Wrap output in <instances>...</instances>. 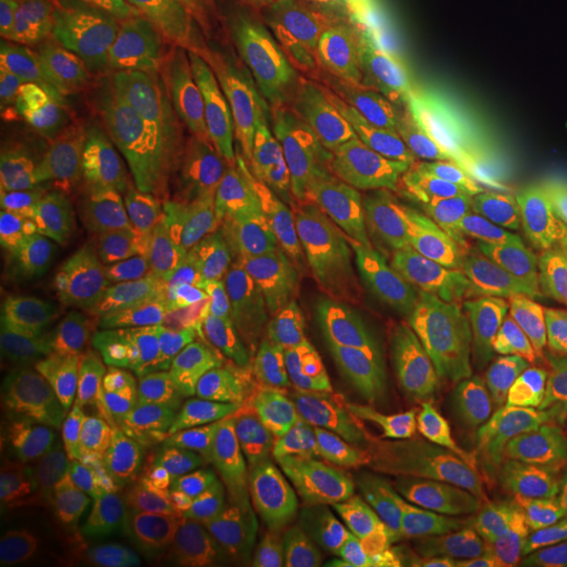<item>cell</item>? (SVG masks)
<instances>
[{"label": "cell", "instance_id": "obj_27", "mask_svg": "<svg viewBox=\"0 0 567 567\" xmlns=\"http://www.w3.org/2000/svg\"><path fill=\"white\" fill-rule=\"evenodd\" d=\"M295 511L303 536L301 548L324 561L339 559L374 511L347 484L328 435L305 461Z\"/></svg>", "mask_w": 567, "mask_h": 567}, {"label": "cell", "instance_id": "obj_45", "mask_svg": "<svg viewBox=\"0 0 567 567\" xmlns=\"http://www.w3.org/2000/svg\"><path fill=\"white\" fill-rule=\"evenodd\" d=\"M492 2L507 11H513V13H526V11H538L553 0H492Z\"/></svg>", "mask_w": 567, "mask_h": 567}, {"label": "cell", "instance_id": "obj_22", "mask_svg": "<svg viewBox=\"0 0 567 567\" xmlns=\"http://www.w3.org/2000/svg\"><path fill=\"white\" fill-rule=\"evenodd\" d=\"M374 511L393 532L408 566L446 559L466 526L465 503L440 456L412 471Z\"/></svg>", "mask_w": 567, "mask_h": 567}, {"label": "cell", "instance_id": "obj_19", "mask_svg": "<svg viewBox=\"0 0 567 567\" xmlns=\"http://www.w3.org/2000/svg\"><path fill=\"white\" fill-rule=\"evenodd\" d=\"M110 16L102 0H39L18 81L44 91L91 82L105 65Z\"/></svg>", "mask_w": 567, "mask_h": 567}, {"label": "cell", "instance_id": "obj_17", "mask_svg": "<svg viewBox=\"0 0 567 567\" xmlns=\"http://www.w3.org/2000/svg\"><path fill=\"white\" fill-rule=\"evenodd\" d=\"M74 107L95 163L122 189L150 187L173 173L177 137L150 105L116 84L95 82L86 84Z\"/></svg>", "mask_w": 567, "mask_h": 567}, {"label": "cell", "instance_id": "obj_13", "mask_svg": "<svg viewBox=\"0 0 567 567\" xmlns=\"http://www.w3.org/2000/svg\"><path fill=\"white\" fill-rule=\"evenodd\" d=\"M505 353L484 313L473 316L471 328L456 330L429 393L431 423L442 444L527 429Z\"/></svg>", "mask_w": 567, "mask_h": 567}, {"label": "cell", "instance_id": "obj_12", "mask_svg": "<svg viewBox=\"0 0 567 567\" xmlns=\"http://www.w3.org/2000/svg\"><path fill=\"white\" fill-rule=\"evenodd\" d=\"M171 261L164 351L173 372L225 377L248 389L261 365L224 282L196 250H183Z\"/></svg>", "mask_w": 567, "mask_h": 567}, {"label": "cell", "instance_id": "obj_5", "mask_svg": "<svg viewBox=\"0 0 567 567\" xmlns=\"http://www.w3.org/2000/svg\"><path fill=\"white\" fill-rule=\"evenodd\" d=\"M224 164L288 240L311 252L351 301L365 305L362 240L320 143H236Z\"/></svg>", "mask_w": 567, "mask_h": 567}, {"label": "cell", "instance_id": "obj_3", "mask_svg": "<svg viewBox=\"0 0 567 567\" xmlns=\"http://www.w3.org/2000/svg\"><path fill=\"white\" fill-rule=\"evenodd\" d=\"M425 137L461 213L468 264L492 320L501 322L508 269L519 244L534 238L536 213L498 145L461 112L408 95L398 105Z\"/></svg>", "mask_w": 567, "mask_h": 567}, {"label": "cell", "instance_id": "obj_36", "mask_svg": "<svg viewBox=\"0 0 567 567\" xmlns=\"http://www.w3.org/2000/svg\"><path fill=\"white\" fill-rule=\"evenodd\" d=\"M410 61H416L431 28V0H358Z\"/></svg>", "mask_w": 567, "mask_h": 567}, {"label": "cell", "instance_id": "obj_41", "mask_svg": "<svg viewBox=\"0 0 567 567\" xmlns=\"http://www.w3.org/2000/svg\"><path fill=\"white\" fill-rule=\"evenodd\" d=\"M519 362L567 402V320L529 344Z\"/></svg>", "mask_w": 567, "mask_h": 567}, {"label": "cell", "instance_id": "obj_40", "mask_svg": "<svg viewBox=\"0 0 567 567\" xmlns=\"http://www.w3.org/2000/svg\"><path fill=\"white\" fill-rule=\"evenodd\" d=\"M39 0H0V68L18 79L28 53Z\"/></svg>", "mask_w": 567, "mask_h": 567}, {"label": "cell", "instance_id": "obj_34", "mask_svg": "<svg viewBox=\"0 0 567 567\" xmlns=\"http://www.w3.org/2000/svg\"><path fill=\"white\" fill-rule=\"evenodd\" d=\"M213 555L221 566H246L282 559L303 547L297 511H271L210 532Z\"/></svg>", "mask_w": 567, "mask_h": 567}, {"label": "cell", "instance_id": "obj_16", "mask_svg": "<svg viewBox=\"0 0 567 567\" xmlns=\"http://www.w3.org/2000/svg\"><path fill=\"white\" fill-rule=\"evenodd\" d=\"M244 386L213 374H173L161 408L171 456L187 468L264 456Z\"/></svg>", "mask_w": 567, "mask_h": 567}, {"label": "cell", "instance_id": "obj_38", "mask_svg": "<svg viewBox=\"0 0 567 567\" xmlns=\"http://www.w3.org/2000/svg\"><path fill=\"white\" fill-rule=\"evenodd\" d=\"M328 567H410L385 519L372 511L360 534Z\"/></svg>", "mask_w": 567, "mask_h": 567}, {"label": "cell", "instance_id": "obj_9", "mask_svg": "<svg viewBox=\"0 0 567 567\" xmlns=\"http://www.w3.org/2000/svg\"><path fill=\"white\" fill-rule=\"evenodd\" d=\"M385 147L404 185L408 234L426 292L454 322L473 324L466 297L468 244L446 179L414 122L391 103H377Z\"/></svg>", "mask_w": 567, "mask_h": 567}, {"label": "cell", "instance_id": "obj_15", "mask_svg": "<svg viewBox=\"0 0 567 567\" xmlns=\"http://www.w3.org/2000/svg\"><path fill=\"white\" fill-rule=\"evenodd\" d=\"M32 224L42 238L105 280L137 250L128 200L107 194L72 166H47L32 200Z\"/></svg>", "mask_w": 567, "mask_h": 567}, {"label": "cell", "instance_id": "obj_6", "mask_svg": "<svg viewBox=\"0 0 567 567\" xmlns=\"http://www.w3.org/2000/svg\"><path fill=\"white\" fill-rule=\"evenodd\" d=\"M452 326L425 284L385 271L368 292L351 341V385L344 400L385 404L429 395L456 334Z\"/></svg>", "mask_w": 567, "mask_h": 567}, {"label": "cell", "instance_id": "obj_10", "mask_svg": "<svg viewBox=\"0 0 567 567\" xmlns=\"http://www.w3.org/2000/svg\"><path fill=\"white\" fill-rule=\"evenodd\" d=\"M173 261L163 248H137L105 280L74 330L72 355L82 365L110 364L121 383L143 379L164 351V318Z\"/></svg>", "mask_w": 567, "mask_h": 567}, {"label": "cell", "instance_id": "obj_26", "mask_svg": "<svg viewBox=\"0 0 567 567\" xmlns=\"http://www.w3.org/2000/svg\"><path fill=\"white\" fill-rule=\"evenodd\" d=\"M107 567H224L192 501L166 492L124 527Z\"/></svg>", "mask_w": 567, "mask_h": 567}, {"label": "cell", "instance_id": "obj_30", "mask_svg": "<svg viewBox=\"0 0 567 567\" xmlns=\"http://www.w3.org/2000/svg\"><path fill=\"white\" fill-rule=\"evenodd\" d=\"M471 522L484 526L511 567H567V501L561 492L540 507Z\"/></svg>", "mask_w": 567, "mask_h": 567}, {"label": "cell", "instance_id": "obj_35", "mask_svg": "<svg viewBox=\"0 0 567 567\" xmlns=\"http://www.w3.org/2000/svg\"><path fill=\"white\" fill-rule=\"evenodd\" d=\"M49 163L37 152L0 135V208L2 227L11 240L32 238V200Z\"/></svg>", "mask_w": 567, "mask_h": 567}, {"label": "cell", "instance_id": "obj_28", "mask_svg": "<svg viewBox=\"0 0 567 567\" xmlns=\"http://www.w3.org/2000/svg\"><path fill=\"white\" fill-rule=\"evenodd\" d=\"M248 408L265 454L288 473H301L328 435L322 400L305 386L278 381L271 370L261 368L248 385Z\"/></svg>", "mask_w": 567, "mask_h": 567}, {"label": "cell", "instance_id": "obj_43", "mask_svg": "<svg viewBox=\"0 0 567 567\" xmlns=\"http://www.w3.org/2000/svg\"><path fill=\"white\" fill-rule=\"evenodd\" d=\"M547 267L559 284L567 307V215H553L548 227Z\"/></svg>", "mask_w": 567, "mask_h": 567}, {"label": "cell", "instance_id": "obj_44", "mask_svg": "<svg viewBox=\"0 0 567 567\" xmlns=\"http://www.w3.org/2000/svg\"><path fill=\"white\" fill-rule=\"evenodd\" d=\"M234 567H328V561L313 557L311 553H307L305 548H299L290 555H286L282 559H274V561H261V564H246V566Z\"/></svg>", "mask_w": 567, "mask_h": 567}, {"label": "cell", "instance_id": "obj_29", "mask_svg": "<svg viewBox=\"0 0 567 567\" xmlns=\"http://www.w3.org/2000/svg\"><path fill=\"white\" fill-rule=\"evenodd\" d=\"M567 320L566 299L553 274L538 259L534 238L519 244L508 269L501 318L508 353L519 360L529 344Z\"/></svg>", "mask_w": 567, "mask_h": 567}, {"label": "cell", "instance_id": "obj_39", "mask_svg": "<svg viewBox=\"0 0 567 567\" xmlns=\"http://www.w3.org/2000/svg\"><path fill=\"white\" fill-rule=\"evenodd\" d=\"M532 42L567 100V0H553L536 11Z\"/></svg>", "mask_w": 567, "mask_h": 567}, {"label": "cell", "instance_id": "obj_25", "mask_svg": "<svg viewBox=\"0 0 567 567\" xmlns=\"http://www.w3.org/2000/svg\"><path fill=\"white\" fill-rule=\"evenodd\" d=\"M74 330L60 305L42 295L7 299L0 316L2 381H47L79 372L72 355Z\"/></svg>", "mask_w": 567, "mask_h": 567}, {"label": "cell", "instance_id": "obj_24", "mask_svg": "<svg viewBox=\"0 0 567 567\" xmlns=\"http://www.w3.org/2000/svg\"><path fill=\"white\" fill-rule=\"evenodd\" d=\"M299 475L267 454L192 468V505L208 529H221L271 511H295Z\"/></svg>", "mask_w": 567, "mask_h": 567}, {"label": "cell", "instance_id": "obj_18", "mask_svg": "<svg viewBox=\"0 0 567 567\" xmlns=\"http://www.w3.org/2000/svg\"><path fill=\"white\" fill-rule=\"evenodd\" d=\"M440 458L471 519L522 513L559 494L529 429L486 440H447Z\"/></svg>", "mask_w": 567, "mask_h": 567}, {"label": "cell", "instance_id": "obj_32", "mask_svg": "<svg viewBox=\"0 0 567 567\" xmlns=\"http://www.w3.org/2000/svg\"><path fill=\"white\" fill-rule=\"evenodd\" d=\"M93 386L91 379L79 372L47 381H2V419L65 440L76 405Z\"/></svg>", "mask_w": 567, "mask_h": 567}, {"label": "cell", "instance_id": "obj_37", "mask_svg": "<svg viewBox=\"0 0 567 567\" xmlns=\"http://www.w3.org/2000/svg\"><path fill=\"white\" fill-rule=\"evenodd\" d=\"M183 13L208 21L236 41H250L267 32V18L257 11L252 0H161Z\"/></svg>", "mask_w": 567, "mask_h": 567}, {"label": "cell", "instance_id": "obj_7", "mask_svg": "<svg viewBox=\"0 0 567 567\" xmlns=\"http://www.w3.org/2000/svg\"><path fill=\"white\" fill-rule=\"evenodd\" d=\"M324 70L295 37L267 30L246 41L217 116V137L236 143H322Z\"/></svg>", "mask_w": 567, "mask_h": 567}, {"label": "cell", "instance_id": "obj_23", "mask_svg": "<svg viewBox=\"0 0 567 567\" xmlns=\"http://www.w3.org/2000/svg\"><path fill=\"white\" fill-rule=\"evenodd\" d=\"M0 135L37 152L49 166H72L107 194L128 200V192L112 182L95 163L76 107L61 102L53 93L2 82Z\"/></svg>", "mask_w": 567, "mask_h": 567}, {"label": "cell", "instance_id": "obj_2", "mask_svg": "<svg viewBox=\"0 0 567 567\" xmlns=\"http://www.w3.org/2000/svg\"><path fill=\"white\" fill-rule=\"evenodd\" d=\"M208 21L161 0H118L107 23L105 74L156 110L183 145L217 135L219 102L240 51Z\"/></svg>", "mask_w": 567, "mask_h": 567}, {"label": "cell", "instance_id": "obj_11", "mask_svg": "<svg viewBox=\"0 0 567 567\" xmlns=\"http://www.w3.org/2000/svg\"><path fill=\"white\" fill-rule=\"evenodd\" d=\"M326 419L339 468L370 507L444 447L431 423L429 395L385 404L334 400L326 405Z\"/></svg>", "mask_w": 567, "mask_h": 567}, {"label": "cell", "instance_id": "obj_21", "mask_svg": "<svg viewBox=\"0 0 567 567\" xmlns=\"http://www.w3.org/2000/svg\"><path fill=\"white\" fill-rule=\"evenodd\" d=\"M65 442L74 465L118 489H131L147 456V423L140 400L121 381L93 386L76 405Z\"/></svg>", "mask_w": 567, "mask_h": 567}, {"label": "cell", "instance_id": "obj_33", "mask_svg": "<svg viewBox=\"0 0 567 567\" xmlns=\"http://www.w3.org/2000/svg\"><path fill=\"white\" fill-rule=\"evenodd\" d=\"M507 349V347H505ZM508 377L522 400L526 425L557 489L567 501V402L526 364L505 353Z\"/></svg>", "mask_w": 567, "mask_h": 567}, {"label": "cell", "instance_id": "obj_42", "mask_svg": "<svg viewBox=\"0 0 567 567\" xmlns=\"http://www.w3.org/2000/svg\"><path fill=\"white\" fill-rule=\"evenodd\" d=\"M450 567H511L507 557L498 550L477 522H468L461 538L447 555Z\"/></svg>", "mask_w": 567, "mask_h": 567}, {"label": "cell", "instance_id": "obj_31", "mask_svg": "<svg viewBox=\"0 0 567 567\" xmlns=\"http://www.w3.org/2000/svg\"><path fill=\"white\" fill-rule=\"evenodd\" d=\"M74 466L63 437L2 421L0 425V487L18 505L34 501L55 475Z\"/></svg>", "mask_w": 567, "mask_h": 567}, {"label": "cell", "instance_id": "obj_20", "mask_svg": "<svg viewBox=\"0 0 567 567\" xmlns=\"http://www.w3.org/2000/svg\"><path fill=\"white\" fill-rule=\"evenodd\" d=\"M102 477L70 466L41 494L20 505L18 547L34 561H60L82 555L100 538L112 507V489Z\"/></svg>", "mask_w": 567, "mask_h": 567}, {"label": "cell", "instance_id": "obj_8", "mask_svg": "<svg viewBox=\"0 0 567 567\" xmlns=\"http://www.w3.org/2000/svg\"><path fill=\"white\" fill-rule=\"evenodd\" d=\"M322 143L358 238L385 271L421 280L408 234L404 185L386 154L377 102L349 93L330 112Z\"/></svg>", "mask_w": 567, "mask_h": 567}, {"label": "cell", "instance_id": "obj_4", "mask_svg": "<svg viewBox=\"0 0 567 567\" xmlns=\"http://www.w3.org/2000/svg\"><path fill=\"white\" fill-rule=\"evenodd\" d=\"M473 97L507 152L527 196L559 215L567 206V100L524 49L475 34L463 53Z\"/></svg>", "mask_w": 567, "mask_h": 567}, {"label": "cell", "instance_id": "obj_46", "mask_svg": "<svg viewBox=\"0 0 567 567\" xmlns=\"http://www.w3.org/2000/svg\"><path fill=\"white\" fill-rule=\"evenodd\" d=\"M410 567H450L446 559H435V561H421V564H412Z\"/></svg>", "mask_w": 567, "mask_h": 567}, {"label": "cell", "instance_id": "obj_14", "mask_svg": "<svg viewBox=\"0 0 567 567\" xmlns=\"http://www.w3.org/2000/svg\"><path fill=\"white\" fill-rule=\"evenodd\" d=\"M282 23L318 61L326 76L349 93L377 103L402 105V91L389 72L385 30L358 0H252Z\"/></svg>", "mask_w": 567, "mask_h": 567}, {"label": "cell", "instance_id": "obj_1", "mask_svg": "<svg viewBox=\"0 0 567 567\" xmlns=\"http://www.w3.org/2000/svg\"><path fill=\"white\" fill-rule=\"evenodd\" d=\"M192 200L224 282L261 337L271 374L334 402L337 368L364 305L351 301L311 252L284 236L224 161L198 175Z\"/></svg>", "mask_w": 567, "mask_h": 567}]
</instances>
